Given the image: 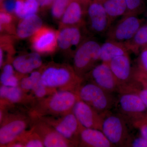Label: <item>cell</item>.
<instances>
[{
  "mask_svg": "<svg viewBox=\"0 0 147 147\" xmlns=\"http://www.w3.org/2000/svg\"><path fill=\"white\" fill-rule=\"evenodd\" d=\"M79 99L74 92L57 90L47 97L35 100L29 115L37 117L63 115L72 112Z\"/></svg>",
  "mask_w": 147,
  "mask_h": 147,
  "instance_id": "cell-1",
  "label": "cell"
},
{
  "mask_svg": "<svg viewBox=\"0 0 147 147\" xmlns=\"http://www.w3.org/2000/svg\"><path fill=\"white\" fill-rule=\"evenodd\" d=\"M83 81L73 67L67 65L51 64L41 70L42 84L51 89L77 93Z\"/></svg>",
  "mask_w": 147,
  "mask_h": 147,
  "instance_id": "cell-2",
  "label": "cell"
},
{
  "mask_svg": "<svg viewBox=\"0 0 147 147\" xmlns=\"http://www.w3.org/2000/svg\"><path fill=\"white\" fill-rule=\"evenodd\" d=\"M32 119L22 114H5L4 110L0 111V144L4 146L11 144L26 132L27 127L31 125Z\"/></svg>",
  "mask_w": 147,
  "mask_h": 147,
  "instance_id": "cell-3",
  "label": "cell"
},
{
  "mask_svg": "<svg viewBox=\"0 0 147 147\" xmlns=\"http://www.w3.org/2000/svg\"><path fill=\"white\" fill-rule=\"evenodd\" d=\"M101 131L115 147H127L131 136L126 120L120 114L108 112L103 115Z\"/></svg>",
  "mask_w": 147,
  "mask_h": 147,
  "instance_id": "cell-4",
  "label": "cell"
},
{
  "mask_svg": "<svg viewBox=\"0 0 147 147\" xmlns=\"http://www.w3.org/2000/svg\"><path fill=\"white\" fill-rule=\"evenodd\" d=\"M77 94L80 100L101 115L110 112L115 104V99L112 93L91 82L84 84L82 83Z\"/></svg>",
  "mask_w": 147,
  "mask_h": 147,
  "instance_id": "cell-5",
  "label": "cell"
},
{
  "mask_svg": "<svg viewBox=\"0 0 147 147\" xmlns=\"http://www.w3.org/2000/svg\"><path fill=\"white\" fill-rule=\"evenodd\" d=\"M100 45L94 40H85L74 53L73 68L83 79L100 61Z\"/></svg>",
  "mask_w": 147,
  "mask_h": 147,
  "instance_id": "cell-6",
  "label": "cell"
},
{
  "mask_svg": "<svg viewBox=\"0 0 147 147\" xmlns=\"http://www.w3.org/2000/svg\"><path fill=\"white\" fill-rule=\"evenodd\" d=\"M119 114L125 119L135 121L147 117V109L139 96L132 92H119L117 100Z\"/></svg>",
  "mask_w": 147,
  "mask_h": 147,
  "instance_id": "cell-7",
  "label": "cell"
},
{
  "mask_svg": "<svg viewBox=\"0 0 147 147\" xmlns=\"http://www.w3.org/2000/svg\"><path fill=\"white\" fill-rule=\"evenodd\" d=\"M143 21L133 14H125L107 32V40L124 43L133 38Z\"/></svg>",
  "mask_w": 147,
  "mask_h": 147,
  "instance_id": "cell-8",
  "label": "cell"
},
{
  "mask_svg": "<svg viewBox=\"0 0 147 147\" xmlns=\"http://www.w3.org/2000/svg\"><path fill=\"white\" fill-rule=\"evenodd\" d=\"M38 118L42 119L59 134L70 142L76 137L79 139V134L84 127L72 112L61 116Z\"/></svg>",
  "mask_w": 147,
  "mask_h": 147,
  "instance_id": "cell-9",
  "label": "cell"
},
{
  "mask_svg": "<svg viewBox=\"0 0 147 147\" xmlns=\"http://www.w3.org/2000/svg\"><path fill=\"white\" fill-rule=\"evenodd\" d=\"M32 128L42 140L45 147H75L42 119L31 117Z\"/></svg>",
  "mask_w": 147,
  "mask_h": 147,
  "instance_id": "cell-10",
  "label": "cell"
},
{
  "mask_svg": "<svg viewBox=\"0 0 147 147\" xmlns=\"http://www.w3.org/2000/svg\"><path fill=\"white\" fill-rule=\"evenodd\" d=\"M84 77L108 92L118 93L119 86L108 63L96 64Z\"/></svg>",
  "mask_w": 147,
  "mask_h": 147,
  "instance_id": "cell-11",
  "label": "cell"
},
{
  "mask_svg": "<svg viewBox=\"0 0 147 147\" xmlns=\"http://www.w3.org/2000/svg\"><path fill=\"white\" fill-rule=\"evenodd\" d=\"M72 113L84 128L101 130L103 115L82 100L74 105Z\"/></svg>",
  "mask_w": 147,
  "mask_h": 147,
  "instance_id": "cell-12",
  "label": "cell"
},
{
  "mask_svg": "<svg viewBox=\"0 0 147 147\" xmlns=\"http://www.w3.org/2000/svg\"><path fill=\"white\" fill-rule=\"evenodd\" d=\"M58 32L47 27H42L32 37V47L37 53H50L57 46Z\"/></svg>",
  "mask_w": 147,
  "mask_h": 147,
  "instance_id": "cell-13",
  "label": "cell"
},
{
  "mask_svg": "<svg viewBox=\"0 0 147 147\" xmlns=\"http://www.w3.org/2000/svg\"><path fill=\"white\" fill-rule=\"evenodd\" d=\"M90 28L96 34L107 32L111 26L110 19L102 3L93 2L87 10Z\"/></svg>",
  "mask_w": 147,
  "mask_h": 147,
  "instance_id": "cell-14",
  "label": "cell"
},
{
  "mask_svg": "<svg viewBox=\"0 0 147 147\" xmlns=\"http://www.w3.org/2000/svg\"><path fill=\"white\" fill-rule=\"evenodd\" d=\"M108 64L118 83L119 88L134 81L133 68L131 66L129 54L114 58Z\"/></svg>",
  "mask_w": 147,
  "mask_h": 147,
  "instance_id": "cell-15",
  "label": "cell"
},
{
  "mask_svg": "<svg viewBox=\"0 0 147 147\" xmlns=\"http://www.w3.org/2000/svg\"><path fill=\"white\" fill-rule=\"evenodd\" d=\"M81 26H64L58 32V46L63 50L74 53L82 42Z\"/></svg>",
  "mask_w": 147,
  "mask_h": 147,
  "instance_id": "cell-16",
  "label": "cell"
},
{
  "mask_svg": "<svg viewBox=\"0 0 147 147\" xmlns=\"http://www.w3.org/2000/svg\"><path fill=\"white\" fill-rule=\"evenodd\" d=\"M1 107H5L6 105L26 103L35 101L34 98L32 95L25 92L20 86L15 87H0ZM34 102V101H33Z\"/></svg>",
  "mask_w": 147,
  "mask_h": 147,
  "instance_id": "cell-17",
  "label": "cell"
},
{
  "mask_svg": "<svg viewBox=\"0 0 147 147\" xmlns=\"http://www.w3.org/2000/svg\"><path fill=\"white\" fill-rule=\"evenodd\" d=\"M42 64L41 57L37 53L18 56L12 62L15 71L21 75L29 74L36 71L41 67Z\"/></svg>",
  "mask_w": 147,
  "mask_h": 147,
  "instance_id": "cell-18",
  "label": "cell"
},
{
  "mask_svg": "<svg viewBox=\"0 0 147 147\" xmlns=\"http://www.w3.org/2000/svg\"><path fill=\"white\" fill-rule=\"evenodd\" d=\"M79 140L84 147H115L101 130L83 127Z\"/></svg>",
  "mask_w": 147,
  "mask_h": 147,
  "instance_id": "cell-19",
  "label": "cell"
},
{
  "mask_svg": "<svg viewBox=\"0 0 147 147\" xmlns=\"http://www.w3.org/2000/svg\"><path fill=\"white\" fill-rule=\"evenodd\" d=\"M63 26H82L84 24L81 1L71 0L61 18Z\"/></svg>",
  "mask_w": 147,
  "mask_h": 147,
  "instance_id": "cell-20",
  "label": "cell"
},
{
  "mask_svg": "<svg viewBox=\"0 0 147 147\" xmlns=\"http://www.w3.org/2000/svg\"><path fill=\"white\" fill-rule=\"evenodd\" d=\"M41 18L36 14L30 15L21 19L16 29V33L20 38L32 36L42 27Z\"/></svg>",
  "mask_w": 147,
  "mask_h": 147,
  "instance_id": "cell-21",
  "label": "cell"
},
{
  "mask_svg": "<svg viewBox=\"0 0 147 147\" xmlns=\"http://www.w3.org/2000/svg\"><path fill=\"white\" fill-rule=\"evenodd\" d=\"M129 54V51L124 43L107 40L100 45V61L109 63L114 58Z\"/></svg>",
  "mask_w": 147,
  "mask_h": 147,
  "instance_id": "cell-22",
  "label": "cell"
},
{
  "mask_svg": "<svg viewBox=\"0 0 147 147\" xmlns=\"http://www.w3.org/2000/svg\"><path fill=\"white\" fill-rule=\"evenodd\" d=\"M129 52L139 54L147 47V24L142 25L132 38L124 43Z\"/></svg>",
  "mask_w": 147,
  "mask_h": 147,
  "instance_id": "cell-23",
  "label": "cell"
},
{
  "mask_svg": "<svg viewBox=\"0 0 147 147\" xmlns=\"http://www.w3.org/2000/svg\"><path fill=\"white\" fill-rule=\"evenodd\" d=\"M111 24L118 17L125 15L127 7L125 0H105L102 3Z\"/></svg>",
  "mask_w": 147,
  "mask_h": 147,
  "instance_id": "cell-24",
  "label": "cell"
},
{
  "mask_svg": "<svg viewBox=\"0 0 147 147\" xmlns=\"http://www.w3.org/2000/svg\"><path fill=\"white\" fill-rule=\"evenodd\" d=\"M15 70L13 65L10 63H7L3 66L0 77L1 86L11 87L19 86L22 77L16 75Z\"/></svg>",
  "mask_w": 147,
  "mask_h": 147,
  "instance_id": "cell-25",
  "label": "cell"
},
{
  "mask_svg": "<svg viewBox=\"0 0 147 147\" xmlns=\"http://www.w3.org/2000/svg\"><path fill=\"white\" fill-rule=\"evenodd\" d=\"M41 71H35L29 74V75L23 76L20 80L19 86L25 92H29L34 90L41 82Z\"/></svg>",
  "mask_w": 147,
  "mask_h": 147,
  "instance_id": "cell-26",
  "label": "cell"
},
{
  "mask_svg": "<svg viewBox=\"0 0 147 147\" xmlns=\"http://www.w3.org/2000/svg\"><path fill=\"white\" fill-rule=\"evenodd\" d=\"M121 91L132 92L137 94L142 99L147 109V90L140 86L136 82L134 81L125 86L121 87L119 92Z\"/></svg>",
  "mask_w": 147,
  "mask_h": 147,
  "instance_id": "cell-27",
  "label": "cell"
},
{
  "mask_svg": "<svg viewBox=\"0 0 147 147\" xmlns=\"http://www.w3.org/2000/svg\"><path fill=\"white\" fill-rule=\"evenodd\" d=\"M71 0H54L51 7V13L56 19L62 18Z\"/></svg>",
  "mask_w": 147,
  "mask_h": 147,
  "instance_id": "cell-28",
  "label": "cell"
},
{
  "mask_svg": "<svg viewBox=\"0 0 147 147\" xmlns=\"http://www.w3.org/2000/svg\"><path fill=\"white\" fill-rule=\"evenodd\" d=\"M13 17L11 14L5 12L4 11H1L0 13V26L1 30H7L10 31L12 30V23L13 22Z\"/></svg>",
  "mask_w": 147,
  "mask_h": 147,
  "instance_id": "cell-29",
  "label": "cell"
},
{
  "mask_svg": "<svg viewBox=\"0 0 147 147\" xmlns=\"http://www.w3.org/2000/svg\"><path fill=\"white\" fill-rule=\"evenodd\" d=\"M133 79L140 86L147 90V72L133 68Z\"/></svg>",
  "mask_w": 147,
  "mask_h": 147,
  "instance_id": "cell-30",
  "label": "cell"
},
{
  "mask_svg": "<svg viewBox=\"0 0 147 147\" xmlns=\"http://www.w3.org/2000/svg\"><path fill=\"white\" fill-rule=\"evenodd\" d=\"M39 6V3L36 0H24L25 18L30 15L35 14Z\"/></svg>",
  "mask_w": 147,
  "mask_h": 147,
  "instance_id": "cell-31",
  "label": "cell"
},
{
  "mask_svg": "<svg viewBox=\"0 0 147 147\" xmlns=\"http://www.w3.org/2000/svg\"><path fill=\"white\" fill-rule=\"evenodd\" d=\"M131 123L140 131V136L147 141V117L135 121Z\"/></svg>",
  "mask_w": 147,
  "mask_h": 147,
  "instance_id": "cell-32",
  "label": "cell"
},
{
  "mask_svg": "<svg viewBox=\"0 0 147 147\" xmlns=\"http://www.w3.org/2000/svg\"><path fill=\"white\" fill-rule=\"evenodd\" d=\"M137 68L147 72V47L143 48L139 53L137 58Z\"/></svg>",
  "mask_w": 147,
  "mask_h": 147,
  "instance_id": "cell-33",
  "label": "cell"
},
{
  "mask_svg": "<svg viewBox=\"0 0 147 147\" xmlns=\"http://www.w3.org/2000/svg\"><path fill=\"white\" fill-rule=\"evenodd\" d=\"M32 134L27 141L24 147H45L42 140L39 136L31 128Z\"/></svg>",
  "mask_w": 147,
  "mask_h": 147,
  "instance_id": "cell-34",
  "label": "cell"
},
{
  "mask_svg": "<svg viewBox=\"0 0 147 147\" xmlns=\"http://www.w3.org/2000/svg\"><path fill=\"white\" fill-rule=\"evenodd\" d=\"M127 7L126 14L136 15V12L142 5V0H125Z\"/></svg>",
  "mask_w": 147,
  "mask_h": 147,
  "instance_id": "cell-35",
  "label": "cell"
},
{
  "mask_svg": "<svg viewBox=\"0 0 147 147\" xmlns=\"http://www.w3.org/2000/svg\"><path fill=\"white\" fill-rule=\"evenodd\" d=\"M127 147H147V141L141 136H131Z\"/></svg>",
  "mask_w": 147,
  "mask_h": 147,
  "instance_id": "cell-36",
  "label": "cell"
},
{
  "mask_svg": "<svg viewBox=\"0 0 147 147\" xmlns=\"http://www.w3.org/2000/svg\"><path fill=\"white\" fill-rule=\"evenodd\" d=\"M2 1V10L7 13H14L16 0H1Z\"/></svg>",
  "mask_w": 147,
  "mask_h": 147,
  "instance_id": "cell-37",
  "label": "cell"
},
{
  "mask_svg": "<svg viewBox=\"0 0 147 147\" xmlns=\"http://www.w3.org/2000/svg\"><path fill=\"white\" fill-rule=\"evenodd\" d=\"M14 13L19 18H25L24 10V0H16Z\"/></svg>",
  "mask_w": 147,
  "mask_h": 147,
  "instance_id": "cell-38",
  "label": "cell"
},
{
  "mask_svg": "<svg viewBox=\"0 0 147 147\" xmlns=\"http://www.w3.org/2000/svg\"><path fill=\"white\" fill-rule=\"evenodd\" d=\"M40 6L46 7L53 4L54 0H36Z\"/></svg>",
  "mask_w": 147,
  "mask_h": 147,
  "instance_id": "cell-39",
  "label": "cell"
},
{
  "mask_svg": "<svg viewBox=\"0 0 147 147\" xmlns=\"http://www.w3.org/2000/svg\"><path fill=\"white\" fill-rule=\"evenodd\" d=\"M9 147H24V146L21 143H16L11 145Z\"/></svg>",
  "mask_w": 147,
  "mask_h": 147,
  "instance_id": "cell-40",
  "label": "cell"
},
{
  "mask_svg": "<svg viewBox=\"0 0 147 147\" xmlns=\"http://www.w3.org/2000/svg\"><path fill=\"white\" fill-rule=\"evenodd\" d=\"M104 1H105V0H95V1H97L98 2H100L101 3L103 2Z\"/></svg>",
  "mask_w": 147,
  "mask_h": 147,
  "instance_id": "cell-41",
  "label": "cell"
},
{
  "mask_svg": "<svg viewBox=\"0 0 147 147\" xmlns=\"http://www.w3.org/2000/svg\"><path fill=\"white\" fill-rule=\"evenodd\" d=\"M79 1H82V0H79Z\"/></svg>",
  "mask_w": 147,
  "mask_h": 147,
  "instance_id": "cell-42",
  "label": "cell"
},
{
  "mask_svg": "<svg viewBox=\"0 0 147 147\" xmlns=\"http://www.w3.org/2000/svg\"></svg>",
  "mask_w": 147,
  "mask_h": 147,
  "instance_id": "cell-43",
  "label": "cell"
}]
</instances>
